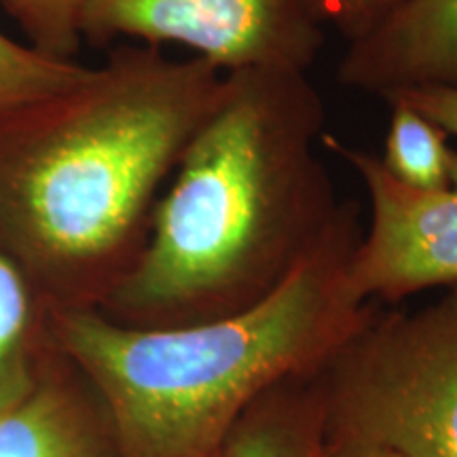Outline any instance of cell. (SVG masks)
I'll list each match as a JSON object with an SVG mask.
<instances>
[{
	"instance_id": "5b68a950",
	"label": "cell",
	"mask_w": 457,
	"mask_h": 457,
	"mask_svg": "<svg viewBox=\"0 0 457 457\" xmlns=\"http://www.w3.org/2000/svg\"><path fill=\"white\" fill-rule=\"evenodd\" d=\"M81 37L94 47L129 38L180 45L225 72L245 68L310 72L324 30L295 0H85Z\"/></svg>"
},
{
	"instance_id": "5bb4252c",
	"label": "cell",
	"mask_w": 457,
	"mask_h": 457,
	"mask_svg": "<svg viewBox=\"0 0 457 457\" xmlns=\"http://www.w3.org/2000/svg\"><path fill=\"white\" fill-rule=\"evenodd\" d=\"M313 24L335 28L347 45L369 37L404 0H295Z\"/></svg>"
},
{
	"instance_id": "3957f363",
	"label": "cell",
	"mask_w": 457,
	"mask_h": 457,
	"mask_svg": "<svg viewBox=\"0 0 457 457\" xmlns=\"http://www.w3.org/2000/svg\"><path fill=\"white\" fill-rule=\"evenodd\" d=\"M360 236L358 205L341 202L270 296L210 322L153 328L89 307L62 313V343L98 392L117 457H216L262 394L316 373L375 310L347 286Z\"/></svg>"
},
{
	"instance_id": "52a82bcc",
	"label": "cell",
	"mask_w": 457,
	"mask_h": 457,
	"mask_svg": "<svg viewBox=\"0 0 457 457\" xmlns=\"http://www.w3.org/2000/svg\"><path fill=\"white\" fill-rule=\"evenodd\" d=\"M345 87L392 98L407 89H457V0H404L369 37L347 45Z\"/></svg>"
},
{
	"instance_id": "30bf717a",
	"label": "cell",
	"mask_w": 457,
	"mask_h": 457,
	"mask_svg": "<svg viewBox=\"0 0 457 457\" xmlns=\"http://www.w3.org/2000/svg\"><path fill=\"white\" fill-rule=\"evenodd\" d=\"M381 163L403 185L421 191L449 187L455 148L449 134L407 102L390 100Z\"/></svg>"
},
{
	"instance_id": "ba28073f",
	"label": "cell",
	"mask_w": 457,
	"mask_h": 457,
	"mask_svg": "<svg viewBox=\"0 0 457 457\" xmlns=\"http://www.w3.org/2000/svg\"><path fill=\"white\" fill-rule=\"evenodd\" d=\"M327 424L316 373L284 379L239 417L216 457H324Z\"/></svg>"
},
{
	"instance_id": "9a60e30c",
	"label": "cell",
	"mask_w": 457,
	"mask_h": 457,
	"mask_svg": "<svg viewBox=\"0 0 457 457\" xmlns=\"http://www.w3.org/2000/svg\"><path fill=\"white\" fill-rule=\"evenodd\" d=\"M390 100H403L430 117L434 123H438L449 136H457V89L445 87H420L407 89L392 96Z\"/></svg>"
},
{
	"instance_id": "6da1fadb",
	"label": "cell",
	"mask_w": 457,
	"mask_h": 457,
	"mask_svg": "<svg viewBox=\"0 0 457 457\" xmlns=\"http://www.w3.org/2000/svg\"><path fill=\"white\" fill-rule=\"evenodd\" d=\"M327 108L307 72H225L153 212L140 259L106 303L131 327L210 322L270 296L333 225L316 155Z\"/></svg>"
},
{
	"instance_id": "7c38bea8",
	"label": "cell",
	"mask_w": 457,
	"mask_h": 457,
	"mask_svg": "<svg viewBox=\"0 0 457 457\" xmlns=\"http://www.w3.org/2000/svg\"><path fill=\"white\" fill-rule=\"evenodd\" d=\"M30 296L24 270L0 244V411L34 390L28 369Z\"/></svg>"
},
{
	"instance_id": "9c48e42d",
	"label": "cell",
	"mask_w": 457,
	"mask_h": 457,
	"mask_svg": "<svg viewBox=\"0 0 457 457\" xmlns=\"http://www.w3.org/2000/svg\"><path fill=\"white\" fill-rule=\"evenodd\" d=\"M0 457H117L111 428L68 392L45 387L0 411Z\"/></svg>"
},
{
	"instance_id": "4fadbf2b",
	"label": "cell",
	"mask_w": 457,
	"mask_h": 457,
	"mask_svg": "<svg viewBox=\"0 0 457 457\" xmlns=\"http://www.w3.org/2000/svg\"><path fill=\"white\" fill-rule=\"evenodd\" d=\"M26 34L28 45L57 60H74L81 47L85 0H0Z\"/></svg>"
},
{
	"instance_id": "2e32d148",
	"label": "cell",
	"mask_w": 457,
	"mask_h": 457,
	"mask_svg": "<svg viewBox=\"0 0 457 457\" xmlns=\"http://www.w3.org/2000/svg\"><path fill=\"white\" fill-rule=\"evenodd\" d=\"M324 457H403V455L381 447H373V445L328 441Z\"/></svg>"
},
{
	"instance_id": "8fae6325",
	"label": "cell",
	"mask_w": 457,
	"mask_h": 457,
	"mask_svg": "<svg viewBox=\"0 0 457 457\" xmlns=\"http://www.w3.org/2000/svg\"><path fill=\"white\" fill-rule=\"evenodd\" d=\"M89 72L91 66L45 55L0 32V123L77 87Z\"/></svg>"
},
{
	"instance_id": "277c9868",
	"label": "cell",
	"mask_w": 457,
	"mask_h": 457,
	"mask_svg": "<svg viewBox=\"0 0 457 457\" xmlns=\"http://www.w3.org/2000/svg\"><path fill=\"white\" fill-rule=\"evenodd\" d=\"M316 381L328 441L457 457V284L415 312L375 307Z\"/></svg>"
},
{
	"instance_id": "7a4b0ae2",
	"label": "cell",
	"mask_w": 457,
	"mask_h": 457,
	"mask_svg": "<svg viewBox=\"0 0 457 457\" xmlns=\"http://www.w3.org/2000/svg\"><path fill=\"white\" fill-rule=\"evenodd\" d=\"M220 83L199 57L121 45L77 87L4 119L0 244L17 262L106 301L140 259L157 191Z\"/></svg>"
},
{
	"instance_id": "8992f818",
	"label": "cell",
	"mask_w": 457,
	"mask_h": 457,
	"mask_svg": "<svg viewBox=\"0 0 457 457\" xmlns=\"http://www.w3.org/2000/svg\"><path fill=\"white\" fill-rule=\"evenodd\" d=\"M320 140L352 165L369 195V227L347 265L352 295L396 303L457 284V153L449 187L421 191L398 182L373 153L330 134Z\"/></svg>"
}]
</instances>
